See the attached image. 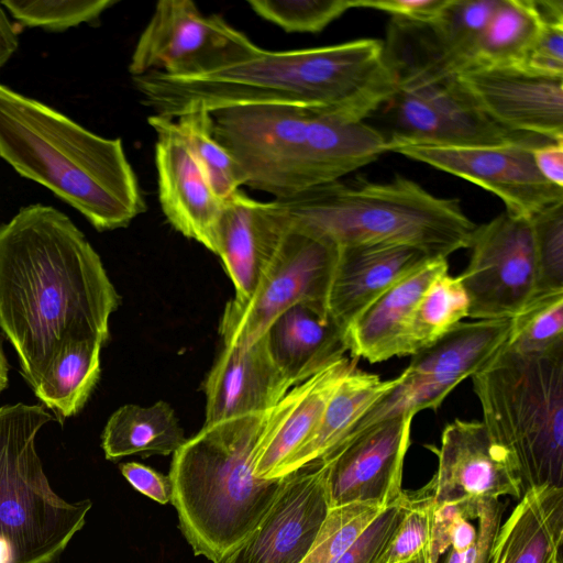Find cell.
<instances>
[{
	"label": "cell",
	"mask_w": 563,
	"mask_h": 563,
	"mask_svg": "<svg viewBox=\"0 0 563 563\" xmlns=\"http://www.w3.org/2000/svg\"><path fill=\"white\" fill-rule=\"evenodd\" d=\"M530 222L536 262L534 296L563 291V201L534 213Z\"/></svg>",
	"instance_id": "37"
},
{
	"label": "cell",
	"mask_w": 563,
	"mask_h": 563,
	"mask_svg": "<svg viewBox=\"0 0 563 563\" xmlns=\"http://www.w3.org/2000/svg\"><path fill=\"white\" fill-rule=\"evenodd\" d=\"M505 345L536 354L563 346V291L538 295L514 317Z\"/></svg>",
	"instance_id": "34"
},
{
	"label": "cell",
	"mask_w": 563,
	"mask_h": 563,
	"mask_svg": "<svg viewBox=\"0 0 563 563\" xmlns=\"http://www.w3.org/2000/svg\"><path fill=\"white\" fill-rule=\"evenodd\" d=\"M143 104L176 119L202 109L238 104H290L329 110L352 122H366L396 91L384 43L361 38L292 51H266L194 76L152 71L132 77Z\"/></svg>",
	"instance_id": "2"
},
{
	"label": "cell",
	"mask_w": 563,
	"mask_h": 563,
	"mask_svg": "<svg viewBox=\"0 0 563 563\" xmlns=\"http://www.w3.org/2000/svg\"><path fill=\"white\" fill-rule=\"evenodd\" d=\"M210 113L213 135L243 184L275 199L340 180L386 152L375 128L327 110L253 103Z\"/></svg>",
	"instance_id": "4"
},
{
	"label": "cell",
	"mask_w": 563,
	"mask_h": 563,
	"mask_svg": "<svg viewBox=\"0 0 563 563\" xmlns=\"http://www.w3.org/2000/svg\"><path fill=\"white\" fill-rule=\"evenodd\" d=\"M286 229V217L274 200L258 201L239 189L223 201L216 254L235 287V300L255 292Z\"/></svg>",
	"instance_id": "20"
},
{
	"label": "cell",
	"mask_w": 563,
	"mask_h": 563,
	"mask_svg": "<svg viewBox=\"0 0 563 563\" xmlns=\"http://www.w3.org/2000/svg\"><path fill=\"white\" fill-rule=\"evenodd\" d=\"M534 147L521 143L474 147L404 145L393 152L468 180L501 199L509 214L530 218L563 201V188L538 172L532 158Z\"/></svg>",
	"instance_id": "15"
},
{
	"label": "cell",
	"mask_w": 563,
	"mask_h": 563,
	"mask_svg": "<svg viewBox=\"0 0 563 563\" xmlns=\"http://www.w3.org/2000/svg\"><path fill=\"white\" fill-rule=\"evenodd\" d=\"M409 563H445V558L441 559L439 562H435L430 558L427 549L420 556Z\"/></svg>",
	"instance_id": "48"
},
{
	"label": "cell",
	"mask_w": 563,
	"mask_h": 563,
	"mask_svg": "<svg viewBox=\"0 0 563 563\" xmlns=\"http://www.w3.org/2000/svg\"><path fill=\"white\" fill-rule=\"evenodd\" d=\"M543 21L534 0H499L468 68L519 66Z\"/></svg>",
	"instance_id": "30"
},
{
	"label": "cell",
	"mask_w": 563,
	"mask_h": 563,
	"mask_svg": "<svg viewBox=\"0 0 563 563\" xmlns=\"http://www.w3.org/2000/svg\"><path fill=\"white\" fill-rule=\"evenodd\" d=\"M186 441L173 408L165 401L150 407L125 405L109 418L102 433L108 460L133 454H174Z\"/></svg>",
	"instance_id": "28"
},
{
	"label": "cell",
	"mask_w": 563,
	"mask_h": 563,
	"mask_svg": "<svg viewBox=\"0 0 563 563\" xmlns=\"http://www.w3.org/2000/svg\"><path fill=\"white\" fill-rule=\"evenodd\" d=\"M562 545L563 487H534L500 525L486 563H551Z\"/></svg>",
	"instance_id": "26"
},
{
	"label": "cell",
	"mask_w": 563,
	"mask_h": 563,
	"mask_svg": "<svg viewBox=\"0 0 563 563\" xmlns=\"http://www.w3.org/2000/svg\"><path fill=\"white\" fill-rule=\"evenodd\" d=\"M102 344L85 339L65 345L33 389L37 398L63 418L76 415L99 379Z\"/></svg>",
	"instance_id": "29"
},
{
	"label": "cell",
	"mask_w": 563,
	"mask_h": 563,
	"mask_svg": "<svg viewBox=\"0 0 563 563\" xmlns=\"http://www.w3.org/2000/svg\"><path fill=\"white\" fill-rule=\"evenodd\" d=\"M408 508L382 563H409L429 547L433 519L430 498L418 492L408 494Z\"/></svg>",
	"instance_id": "39"
},
{
	"label": "cell",
	"mask_w": 563,
	"mask_h": 563,
	"mask_svg": "<svg viewBox=\"0 0 563 563\" xmlns=\"http://www.w3.org/2000/svg\"><path fill=\"white\" fill-rule=\"evenodd\" d=\"M470 300L460 276H437L419 299L410 321L411 355L433 344L468 317Z\"/></svg>",
	"instance_id": "32"
},
{
	"label": "cell",
	"mask_w": 563,
	"mask_h": 563,
	"mask_svg": "<svg viewBox=\"0 0 563 563\" xmlns=\"http://www.w3.org/2000/svg\"><path fill=\"white\" fill-rule=\"evenodd\" d=\"M435 453L437 472L420 490L433 509L456 505L467 520H475L483 503L523 495L515 460L482 421L454 419L448 423Z\"/></svg>",
	"instance_id": "14"
},
{
	"label": "cell",
	"mask_w": 563,
	"mask_h": 563,
	"mask_svg": "<svg viewBox=\"0 0 563 563\" xmlns=\"http://www.w3.org/2000/svg\"><path fill=\"white\" fill-rule=\"evenodd\" d=\"M338 257L334 243L287 221L255 292L245 301L232 299L227 303L219 327L224 346L252 345L283 312L298 303L327 309Z\"/></svg>",
	"instance_id": "10"
},
{
	"label": "cell",
	"mask_w": 563,
	"mask_h": 563,
	"mask_svg": "<svg viewBox=\"0 0 563 563\" xmlns=\"http://www.w3.org/2000/svg\"><path fill=\"white\" fill-rule=\"evenodd\" d=\"M521 67L531 73L563 77V20L543 21Z\"/></svg>",
	"instance_id": "41"
},
{
	"label": "cell",
	"mask_w": 563,
	"mask_h": 563,
	"mask_svg": "<svg viewBox=\"0 0 563 563\" xmlns=\"http://www.w3.org/2000/svg\"><path fill=\"white\" fill-rule=\"evenodd\" d=\"M19 47V31L9 20L0 3V68L11 58Z\"/></svg>",
	"instance_id": "46"
},
{
	"label": "cell",
	"mask_w": 563,
	"mask_h": 563,
	"mask_svg": "<svg viewBox=\"0 0 563 563\" xmlns=\"http://www.w3.org/2000/svg\"><path fill=\"white\" fill-rule=\"evenodd\" d=\"M551 563H562V558H556Z\"/></svg>",
	"instance_id": "49"
},
{
	"label": "cell",
	"mask_w": 563,
	"mask_h": 563,
	"mask_svg": "<svg viewBox=\"0 0 563 563\" xmlns=\"http://www.w3.org/2000/svg\"><path fill=\"white\" fill-rule=\"evenodd\" d=\"M0 157L79 211L98 231L128 227L146 210L120 139L100 136L2 84Z\"/></svg>",
	"instance_id": "3"
},
{
	"label": "cell",
	"mask_w": 563,
	"mask_h": 563,
	"mask_svg": "<svg viewBox=\"0 0 563 563\" xmlns=\"http://www.w3.org/2000/svg\"><path fill=\"white\" fill-rule=\"evenodd\" d=\"M120 471L139 493L162 505L170 501L172 482L168 475H163L137 462L123 463L120 465Z\"/></svg>",
	"instance_id": "44"
},
{
	"label": "cell",
	"mask_w": 563,
	"mask_h": 563,
	"mask_svg": "<svg viewBox=\"0 0 563 563\" xmlns=\"http://www.w3.org/2000/svg\"><path fill=\"white\" fill-rule=\"evenodd\" d=\"M301 563H313V562H311V561H309L308 559H306V558H305V559L301 561Z\"/></svg>",
	"instance_id": "50"
},
{
	"label": "cell",
	"mask_w": 563,
	"mask_h": 563,
	"mask_svg": "<svg viewBox=\"0 0 563 563\" xmlns=\"http://www.w3.org/2000/svg\"><path fill=\"white\" fill-rule=\"evenodd\" d=\"M331 462L322 456L284 476L266 515L222 563H301L330 509Z\"/></svg>",
	"instance_id": "16"
},
{
	"label": "cell",
	"mask_w": 563,
	"mask_h": 563,
	"mask_svg": "<svg viewBox=\"0 0 563 563\" xmlns=\"http://www.w3.org/2000/svg\"><path fill=\"white\" fill-rule=\"evenodd\" d=\"M8 385V363L0 344V393Z\"/></svg>",
	"instance_id": "47"
},
{
	"label": "cell",
	"mask_w": 563,
	"mask_h": 563,
	"mask_svg": "<svg viewBox=\"0 0 563 563\" xmlns=\"http://www.w3.org/2000/svg\"><path fill=\"white\" fill-rule=\"evenodd\" d=\"M247 4L287 33H319L352 9V0H251Z\"/></svg>",
	"instance_id": "38"
},
{
	"label": "cell",
	"mask_w": 563,
	"mask_h": 563,
	"mask_svg": "<svg viewBox=\"0 0 563 563\" xmlns=\"http://www.w3.org/2000/svg\"><path fill=\"white\" fill-rule=\"evenodd\" d=\"M265 336L272 357L292 386L345 357L347 352L344 331L324 307L309 303L287 309Z\"/></svg>",
	"instance_id": "25"
},
{
	"label": "cell",
	"mask_w": 563,
	"mask_h": 563,
	"mask_svg": "<svg viewBox=\"0 0 563 563\" xmlns=\"http://www.w3.org/2000/svg\"><path fill=\"white\" fill-rule=\"evenodd\" d=\"M118 305L100 256L65 213L29 205L0 225V329L33 389L69 342L104 343Z\"/></svg>",
	"instance_id": "1"
},
{
	"label": "cell",
	"mask_w": 563,
	"mask_h": 563,
	"mask_svg": "<svg viewBox=\"0 0 563 563\" xmlns=\"http://www.w3.org/2000/svg\"><path fill=\"white\" fill-rule=\"evenodd\" d=\"M258 48L218 15H205L190 0H161L133 49L132 77L152 71L186 77L240 60Z\"/></svg>",
	"instance_id": "11"
},
{
	"label": "cell",
	"mask_w": 563,
	"mask_h": 563,
	"mask_svg": "<svg viewBox=\"0 0 563 563\" xmlns=\"http://www.w3.org/2000/svg\"><path fill=\"white\" fill-rule=\"evenodd\" d=\"M408 494L386 508L334 563H382L408 508Z\"/></svg>",
	"instance_id": "40"
},
{
	"label": "cell",
	"mask_w": 563,
	"mask_h": 563,
	"mask_svg": "<svg viewBox=\"0 0 563 563\" xmlns=\"http://www.w3.org/2000/svg\"><path fill=\"white\" fill-rule=\"evenodd\" d=\"M415 413L377 422L349 438L330 456V508L347 503H372L388 508L406 497L401 487Z\"/></svg>",
	"instance_id": "17"
},
{
	"label": "cell",
	"mask_w": 563,
	"mask_h": 563,
	"mask_svg": "<svg viewBox=\"0 0 563 563\" xmlns=\"http://www.w3.org/2000/svg\"><path fill=\"white\" fill-rule=\"evenodd\" d=\"M470 262L460 275L476 320L514 318L534 296L536 262L530 218L504 212L476 225Z\"/></svg>",
	"instance_id": "13"
},
{
	"label": "cell",
	"mask_w": 563,
	"mask_h": 563,
	"mask_svg": "<svg viewBox=\"0 0 563 563\" xmlns=\"http://www.w3.org/2000/svg\"><path fill=\"white\" fill-rule=\"evenodd\" d=\"M384 510L377 504L358 501L331 507L306 559L334 563Z\"/></svg>",
	"instance_id": "35"
},
{
	"label": "cell",
	"mask_w": 563,
	"mask_h": 563,
	"mask_svg": "<svg viewBox=\"0 0 563 563\" xmlns=\"http://www.w3.org/2000/svg\"><path fill=\"white\" fill-rule=\"evenodd\" d=\"M398 382L399 376L382 379L376 374L353 367L332 395L314 431L277 470L274 478L286 476L332 452Z\"/></svg>",
	"instance_id": "27"
},
{
	"label": "cell",
	"mask_w": 563,
	"mask_h": 563,
	"mask_svg": "<svg viewBox=\"0 0 563 563\" xmlns=\"http://www.w3.org/2000/svg\"><path fill=\"white\" fill-rule=\"evenodd\" d=\"M471 378L482 422L515 460L523 493L563 487V346L528 354L504 344Z\"/></svg>",
	"instance_id": "7"
},
{
	"label": "cell",
	"mask_w": 563,
	"mask_h": 563,
	"mask_svg": "<svg viewBox=\"0 0 563 563\" xmlns=\"http://www.w3.org/2000/svg\"><path fill=\"white\" fill-rule=\"evenodd\" d=\"M268 411L205 424L173 454L170 503L179 528L194 553L212 563H222L241 545L284 484V476L254 474Z\"/></svg>",
	"instance_id": "5"
},
{
	"label": "cell",
	"mask_w": 563,
	"mask_h": 563,
	"mask_svg": "<svg viewBox=\"0 0 563 563\" xmlns=\"http://www.w3.org/2000/svg\"><path fill=\"white\" fill-rule=\"evenodd\" d=\"M450 0H352V8H369L393 18L418 23H434Z\"/></svg>",
	"instance_id": "42"
},
{
	"label": "cell",
	"mask_w": 563,
	"mask_h": 563,
	"mask_svg": "<svg viewBox=\"0 0 563 563\" xmlns=\"http://www.w3.org/2000/svg\"><path fill=\"white\" fill-rule=\"evenodd\" d=\"M455 77L475 104L500 126L563 141V77L517 66L474 67Z\"/></svg>",
	"instance_id": "18"
},
{
	"label": "cell",
	"mask_w": 563,
	"mask_h": 563,
	"mask_svg": "<svg viewBox=\"0 0 563 563\" xmlns=\"http://www.w3.org/2000/svg\"><path fill=\"white\" fill-rule=\"evenodd\" d=\"M390 69L396 91L378 109L387 122L389 132L384 136L390 152L404 145L538 146L553 142L497 124L475 104L455 75L429 64L402 63Z\"/></svg>",
	"instance_id": "9"
},
{
	"label": "cell",
	"mask_w": 563,
	"mask_h": 563,
	"mask_svg": "<svg viewBox=\"0 0 563 563\" xmlns=\"http://www.w3.org/2000/svg\"><path fill=\"white\" fill-rule=\"evenodd\" d=\"M158 199L167 221L188 239L217 252L223 201L217 197L173 119L153 114Z\"/></svg>",
	"instance_id": "19"
},
{
	"label": "cell",
	"mask_w": 563,
	"mask_h": 563,
	"mask_svg": "<svg viewBox=\"0 0 563 563\" xmlns=\"http://www.w3.org/2000/svg\"><path fill=\"white\" fill-rule=\"evenodd\" d=\"M532 158L542 177L563 188V141L536 146L532 148Z\"/></svg>",
	"instance_id": "45"
},
{
	"label": "cell",
	"mask_w": 563,
	"mask_h": 563,
	"mask_svg": "<svg viewBox=\"0 0 563 563\" xmlns=\"http://www.w3.org/2000/svg\"><path fill=\"white\" fill-rule=\"evenodd\" d=\"M2 7L22 26L64 31L96 22L115 0H4Z\"/></svg>",
	"instance_id": "36"
},
{
	"label": "cell",
	"mask_w": 563,
	"mask_h": 563,
	"mask_svg": "<svg viewBox=\"0 0 563 563\" xmlns=\"http://www.w3.org/2000/svg\"><path fill=\"white\" fill-rule=\"evenodd\" d=\"M431 258L407 245L339 247L327 298L329 317L345 332L374 300Z\"/></svg>",
	"instance_id": "22"
},
{
	"label": "cell",
	"mask_w": 563,
	"mask_h": 563,
	"mask_svg": "<svg viewBox=\"0 0 563 563\" xmlns=\"http://www.w3.org/2000/svg\"><path fill=\"white\" fill-rule=\"evenodd\" d=\"M53 419L42 406L0 407V563H52L84 527L92 504L49 486L35 449Z\"/></svg>",
	"instance_id": "8"
},
{
	"label": "cell",
	"mask_w": 563,
	"mask_h": 563,
	"mask_svg": "<svg viewBox=\"0 0 563 563\" xmlns=\"http://www.w3.org/2000/svg\"><path fill=\"white\" fill-rule=\"evenodd\" d=\"M448 271L446 258L433 257L364 309L344 332L352 358L377 363L411 356L408 334L413 310L430 283Z\"/></svg>",
	"instance_id": "24"
},
{
	"label": "cell",
	"mask_w": 563,
	"mask_h": 563,
	"mask_svg": "<svg viewBox=\"0 0 563 563\" xmlns=\"http://www.w3.org/2000/svg\"><path fill=\"white\" fill-rule=\"evenodd\" d=\"M506 504L499 500L483 503L475 520L478 522L474 543L462 555V563H486L501 525Z\"/></svg>",
	"instance_id": "43"
},
{
	"label": "cell",
	"mask_w": 563,
	"mask_h": 563,
	"mask_svg": "<svg viewBox=\"0 0 563 563\" xmlns=\"http://www.w3.org/2000/svg\"><path fill=\"white\" fill-rule=\"evenodd\" d=\"M511 319L460 322L411 355L399 382L361 419L363 428L424 409L435 410L462 380L481 369L505 344Z\"/></svg>",
	"instance_id": "12"
},
{
	"label": "cell",
	"mask_w": 563,
	"mask_h": 563,
	"mask_svg": "<svg viewBox=\"0 0 563 563\" xmlns=\"http://www.w3.org/2000/svg\"><path fill=\"white\" fill-rule=\"evenodd\" d=\"M355 366V358L343 357L289 389L269 409L255 451L256 477L274 478L277 470L314 431L332 395Z\"/></svg>",
	"instance_id": "23"
},
{
	"label": "cell",
	"mask_w": 563,
	"mask_h": 563,
	"mask_svg": "<svg viewBox=\"0 0 563 563\" xmlns=\"http://www.w3.org/2000/svg\"><path fill=\"white\" fill-rule=\"evenodd\" d=\"M291 387L272 357L265 334L249 346H224L205 383V424L268 411Z\"/></svg>",
	"instance_id": "21"
},
{
	"label": "cell",
	"mask_w": 563,
	"mask_h": 563,
	"mask_svg": "<svg viewBox=\"0 0 563 563\" xmlns=\"http://www.w3.org/2000/svg\"><path fill=\"white\" fill-rule=\"evenodd\" d=\"M173 120L219 199L224 201L244 185L235 161L213 135L210 112L191 110Z\"/></svg>",
	"instance_id": "33"
},
{
	"label": "cell",
	"mask_w": 563,
	"mask_h": 563,
	"mask_svg": "<svg viewBox=\"0 0 563 563\" xmlns=\"http://www.w3.org/2000/svg\"><path fill=\"white\" fill-rule=\"evenodd\" d=\"M499 0H450L439 19L427 24L443 69L456 75L467 69L478 41Z\"/></svg>",
	"instance_id": "31"
},
{
	"label": "cell",
	"mask_w": 563,
	"mask_h": 563,
	"mask_svg": "<svg viewBox=\"0 0 563 563\" xmlns=\"http://www.w3.org/2000/svg\"><path fill=\"white\" fill-rule=\"evenodd\" d=\"M274 201L290 224L338 247L407 245L448 258L470 247L476 228L457 199L434 196L399 175L383 183L340 179Z\"/></svg>",
	"instance_id": "6"
}]
</instances>
